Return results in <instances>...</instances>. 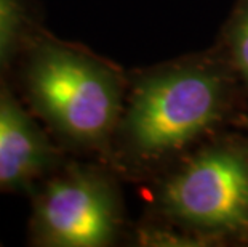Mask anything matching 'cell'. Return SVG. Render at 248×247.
Segmentation results:
<instances>
[{
	"label": "cell",
	"mask_w": 248,
	"mask_h": 247,
	"mask_svg": "<svg viewBox=\"0 0 248 247\" xmlns=\"http://www.w3.org/2000/svg\"><path fill=\"white\" fill-rule=\"evenodd\" d=\"M16 69L31 109L60 138L78 148L94 149L108 143L122 109V83L109 65L34 34Z\"/></svg>",
	"instance_id": "6da1fadb"
},
{
	"label": "cell",
	"mask_w": 248,
	"mask_h": 247,
	"mask_svg": "<svg viewBox=\"0 0 248 247\" xmlns=\"http://www.w3.org/2000/svg\"><path fill=\"white\" fill-rule=\"evenodd\" d=\"M223 99V81L205 67H176L147 77L131 95L122 120L126 145L142 157L175 152L215 122Z\"/></svg>",
	"instance_id": "7a4b0ae2"
},
{
	"label": "cell",
	"mask_w": 248,
	"mask_h": 247,
	"mask_svg": "<svg viewBox=\"0 0 248 247\" xmlns=\"http://www.w3.org/2000/svg\"><path fill=\"white\" fill-rule=\"evenodd\" d=\"M119 206L101 173L69 169L56 173L34 194L31 243L45 247H104L115 238Z\"/></svg>",
	"instance_id": "3957f363"
},
{
	"label": "cell",
	"mask_w": 248,
	"mask_h": 247,
	"mask_svg": "<svg viewBox=\"0 0 248 247\" xmlns=\"http://www.w3.org/2000/svg\"><path fill=\"white\" fill-rule=\"evenodd\" d=\"M162 202L181 222L210 231L248 228V159L234 149H210L165 183Z\"/></svg>",
	"instance_id": "277c9868"
},
{
	"label": "cell",
	"mask_w": 248,
	"mask_h": 247,
	"mask_svg": "<svg viewBox=\"0 0 248 247\" xmlns=\"http://www.w3.org/2000/svg\"><path fill=\"white\" fill-rule=\"evenodd\" d=\"M56 165V152L8 83L0 85V193L32 190Z\"/></svg>",
	"instance_id": "5b68a950"
},
{
	"label": "cell",
	"mask_w": 248,
	"mask_h": 247,
	"mask_svg": "<svg viewBox=\"0 0 248 247\" xmlns=\"http://www.w3.org/2000/svg\"><path fill=\"white\" fill-rule=\"evenodd\" d=\"M34 37L26 0H0V85L8 83L26 45Z\"/></svg>",
	"instance_id": "8992f818"
},
{
	"label": "cell",
	"mask_w": 248,
	"mask_h": 247,
	"mask_svg": "<svg viewBox=\"0 0 248 247\" xmlns=\"http://www.w3.org/2000/svg\"><path fill=\"white\" fill-rule=\"evenodd\" d=\"M231 49L235 66L248 79V7L240 13L232 29Z\"/></svg>",
	"instance_id": "52a82bcc"
},
{
	"label": "cell",
	"mask_w": 248,
	"mask_h": 247,
	"mask_svg": "<svg viewBox=\"0 0 248 247\" xmlns=\"http://www.w3.org/2000/svg\"><path fill=\"white\" fill-rule=\"evenodd\" d=\"M0 246H2V244H0Z\"/></svg>",
	"instance_id": "ba28073f"
}]
</instances>
